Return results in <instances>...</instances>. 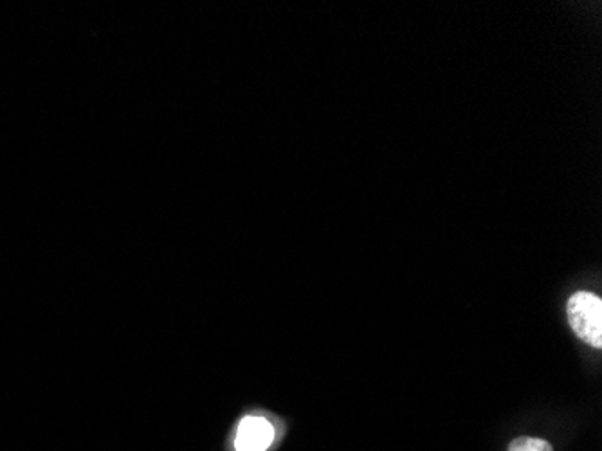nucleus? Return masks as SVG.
Returning a JSON list of instances; mask_svg holds the SVG:
<instances>
[{"label": "nucleus", "instance_id": "f257e3e1", "mask_svg": "<svg viewBox=\"0 0 602 451\" xmlns=\"http://www.w3.org/2000/svg\"><path fill=\"white\" fill-rule=\"evenodd\" d=\"M568 321L572 331L588 345L602 346V300L592 293H576L568 300Z\"/></svg>", "mask_w": 602, "mask_h": 451}, {"label": "nucleus", "instance_id": "f03ea898", "mask_svg": "<svg viewBox=\"0 0 602 451\" xmlns=\"http://www.w3.org/2000/svg\"><path fill=\"white\" fill-rule=\"evenodd\" d=\"M275 439V428L266 417L247 416L236 430V451H266Z\"/></svg>", "mask_w": 602, "mask_h": 451}, {"label": "nucleus", "instance_id": "7ed1b4c3", "mask_svg": "<svg viewBox=\"0 0 602 451\" xmlns=\"http://www.w3.org/2000/svg\"><path fill=\"white\" fill-rule=\"evenodd\" d=\"M509 451H554L553 444L543 439H534V437H520L514 439L509 447Z\"/></svg>", "mask_w": 602, "mask_h": 451}]
</instances>
